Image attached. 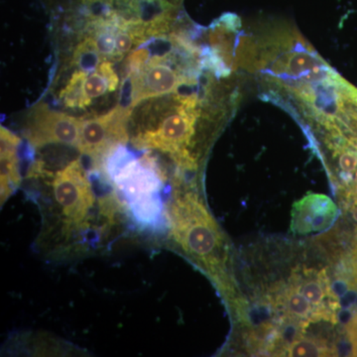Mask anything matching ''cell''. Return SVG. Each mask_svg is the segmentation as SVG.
Segmentation results:
<instances>
[{
  "label": "cell",
  "instance_id": "obj_1",
  "mask_svg": "<svg viewBox=\"0 0 357 357\" xmlns=\"http://www.w3.org/2000/svg\"><path fill=\"white\" fill-rule=\"evenodd\" d=\"M138 132L132 140L135 146L170 153L181 163L194 166L187 146L198 117L196 96L178 93L154 100L138 109Z\"/></svg>",
  "mask_w": 357,
  "mask_h": 357
},
{
  "label": "cell",
  "instance_id": "obj_2",
  "mask_svg": "<svg viewBox=\"0 0 357 357\" xmlns=\"http://www.w3.org/2000/svg\"><path fill=\"white\" fill-rule=\"evenodd\" d=\"M105 168L138 222L147 227L161 222L163 206L160 192L163 181L153 159L135 158L121 144L105 155Z\"/></svg>",
  "mask_w": 357,
  "mask_h": 357
},
{
  "label": "cell",
  "instance_id": "obj_3",
  "mask_svg": "<svg viewBox=\"0 0 357 357\" xmlns=\"http://www.w3.org/2000/svg\"><path fill=\"white\" fill-rule=\"evenodd\" d=\"M171 234L183 250L211 274L225 267V244L218 223L196 194L175 196L167 210Z\"/></svg>",
  "mask_w": 357,
  "mask_h": 357
},
{
  "label": "cell",
  "instance_id": "obj_4",
  "mask_svg": "<svg viewBox=\"0 0 357 357\" xmlns=\"http://www.w3.org/2000/svg\"><path fill=\"white\" fill-rule=\"evenodd\" d=\"M52 188L54 199L67 225H84L95 206L96 197L81 161L75 160L58 171Z\"/></svg>",
  "mask_w": 357,
  "mask_h": 357
},
{
  "label": "cell",
  "instance_id": "obj_5",
  "mask_svg": "<svg viewBox=\"0 0 357 357\" xmlns=\"http://www.w3.org/2000/svg\"><path fill=\"white\" fill-rule=\"evenodd\" d=\"M131 115L129 107L121 105L107 114L82 121L77 149L91 157L107 155L112 148L128 142V121Z\"/></svg>",
  "mask_w": 357,
  "mask_h": 357
},
{
  "label": "cell",
  "instance_id": "obj_6",
  "mask_svg": "<svg viewBox=\"0 0 357 357\" xmlns=\"http://www.w3.org/2000/svg\"><path fill=\"white\" fill-rule=\"evenodd\" d=\"M264 72L281 83L307 84L328 76L333 69L307 43L283 51L264 64Z\"/></svg>",
  "mask_w": 357,
  "mask_h": 357
},
{
  "label": "cell",
  "instance_id": "obj_7",
  "mask_svg": "<svg viewBox=\"0 0 357 357\" xmlns=\"http://www.w3.org/2000/svg\"><path fill=\"white\" fill-rule=\"evenodd\" d=\"M81 126L82 119L38 105L28 117L26 136L35 147L50 144L77 147Z\"/></svg>",
  "mask_w": 357,
  "mask_h": 357
},
{
  "label": "cell",
  "instance_id": "obj_8",
  "mask_svg": "<svg viewBox=\"0 0 357 357\" xmlns=\"http://www.w3.org/2000/svg\"><path fill=\"white\" fill-rule=\"evenodd\" d=\"M184 83V77L173 69L165 58H152L133 75L130 107H137L149 98L169 96Z\"/></svg>",
  "mask_w": 357,
  "mask_h": 357
},
{
  "label": "cell",
  "instance_id": "obj_9",
  "mask_svg": "<svg viewBox=\"0 0 357 357\" xmlns=\"http://www.w3.org/2000/svg\"><path fill=\"white\" fill-rule=\"evenodd\" d=\"M337 217V206L330 197L309 192L293 204L290 231L295 236L325 231Z\"/></svg>",
  "mask_w": 357,
  "mask_h": 357
},
{
  "label": "cell",
  "instance_id": "obj_10",
  "mask_svg": "<svg viewBox=\"0 0 357 357\" xmlns=\"http://www.w3.org/2000/svg\"><path fill=\"white\" fill-rule=\"evenodd\" d=\"M1 204L10 198L21 182L20 161L18 156L21 140L6 128H1Z\"/></svg>",
  "mask_w": 357,
  "mask_h": 357
},
{
  "label": "cell",
  "instance_id": "obj_11",
  "mask_svg": "<svg viewBox=\"0 0 357 357\" xmlns=\"http://www.w3.org/2000/svg\"><path fill=\"white\" fill-rule=\"evenodd\" d=\"M119 79L114 72V66L109 62H102L86 77L84 83V95L88 105L93 98H100L107 91H114L119 86Z\"/></svg>",
  "mask_w": 357,
  "mask_h": 357
},
{
  "label": "cell",
  "instance_id": "obj_12",
  "mask_svg": "<svg viewBox=\"0 0 357 357\" xmlns=\"http://www.w3.org/2000/svg\"><path fill=\"white\" fill-rule=\"evenodd\" d=\"M88 73L77 70L73 74L67 86L61 93V98L66 107L69 109H84L89 107L84 95V83H86Z\"/></svg>",
  "mask_w": 357,
  "mask_h": 357
},
{
  "label": "cell",
  "instance_id": "obj_13",
  "mask_svg": "<svg viewBox=\"0 0 357 357\" xmlns=\"http://www.w3.org/2000/svg\"><path fill=\"white\" fill-rule=\"evenodd\" d=\"M286 311L293 318L307 319L314 314V306L309 300L300 292L297 286L292 285L285 294Z\"/></svg>",
  "mask_w": 357,
  "mask_h": 357
},
{
  "label": "cell",
  "instance_id": "obj_14",
  "mask_svg": "<svg viewBox=\"0 0 357 357\" xmlns=\"http://www.w3.org/2000/svg\"><path fill=\"white\" fill-rule=\"evenodd\" d=\"M287 356L292 357H319L331 356L328 345L321 340L310 337H300L289 345Z\"/></svg>",
  "mask_w": 357,
  "mask_h": 357
},
{
  "label": "cell",
  "instance_id": "obj_15",
  "mask_svg": "<svg viewBox=\"0 0 357 357\" xmlns=\"http://www.w3.org/2000/svg\"><path fill=\"white\" fill-rule=\"evenodd\" d=\"M100 56L102 55L98 51L95 39L88 38L77 47L75 59L79 70L89 74L93 73L100 65Z\"/></svg>",
  "mask_w": 357,
  "mask_h": 357
},
{
  "label": "cell",
  "instance_id": "obj_16",
  "mask_svg": "<svg viewBox=\"0 0 357 357\" xmlns=\"http://www.w3.org/2000/svg\"><path fill=\"white\" fill-rule=\"evenodd\" d=\"M297 286V285H296ZM301 293L311 302L312 306L319 307L325 300L326 291L323 281L319 279H309L301 282L297 286Z\"/></svg>",
  "mask_w": 357,
  "mask_h": 357
},
{
  "label": "cell",
  "instance_id": "obj_17",
  "mask_svg": "<svg viewBox=\"0 0 357 357\" xmlns=\"http://www.w3.org/2000/svg\"><path fill=\"white\" fill-rule=\"evenodd\" d=\"M338 166L345 175L351 177L357 169V152L354 148L342 147L338 150Z\"/></svg>",
  "mask_w": 357,
  "mask_h": 357
},
{
  "label": "cell",
  "instance_id": "obj_18",
  "mask_svg": "<svg viewBox=\"0 0 357 357\" xmlns=\"http://www.w3.org/2000/svg\"><path fill=\"white\" fill-rule=\"evenodd\" d=\"M351 266L352 271H354V280H356L357 284V246L354 248V252H352Z\"/></svg>",
  "mask_w": 357,
  "mask_h": 357
},
{
  "label": "cell",
  "instance_id": "obj_19",
  "mask_svg": "<svg viewBox=\"0 0 357 357\" xmlns=\"http://www.w3.org/2000/svg\"><path fill=\"white\" fill-rule=\"evenodd\" d=\"M351 215L352 218H354V220H356V222H357V203L356 206H354V208H352Z\"/></svg>",
  "mask_w": 357,
  "mask_h": 357
},
{
  "label": "cell",
  "instance_id": "obj_20",
  "mask_svg": "<svg viewBox=\"0 0 357 357\" xmlns=\"http://www.w3.org/2000/svg\"><path fill=\"white\" fill-rule=\"evenodd\" d=\"M352 175H354V185H356V187L357 189V169L356 170V172L352 174Z\"/></svg>",
  "mask_w": 357,
  "mask_h": 357
}]
</instances>
